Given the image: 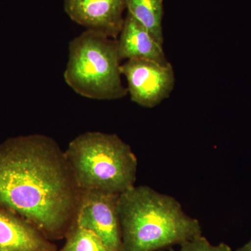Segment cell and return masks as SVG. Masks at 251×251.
<instances>
[{"mask_svg":"<svg viewBox=\"0 0 251 251\" xmlns=\"http://www.w3.org/2000/svg\"><path fill=\"white\" fill-rule=\"evenodd\" d=\"M178 251H232V250L229 245L225 243H221L219 245H212L206 238L203 237L202 234L181 244Z\"/></svg>","mask_w":251,"mask_h":251,"instance_id":"12","label":"cell"},{"mask_svg":"<svg viewBox=\"0 0 251 251\" xmlns=\"http://www.w3.org/2000/svg\"><path fill=\"white\" fill-rule=\"evenodd\" d=\"M126 4L127 13L143 25L163 45V0H126Z\"/></svg>","mask_w":251,"mask_h":251,"instance_id":"10","label":"cell"},{"mask_svg":"<svg viewBox=\"0 0 251 251\" xmlns=\"http://www.w3.org/2000/svg\"><path fill=\"white\" fill-rule=\"evenodd\" d=\"M120 70L130 100L143 108H154L174 90L175 71L170 62L163 65L147 59H127Z\"/></svg>","mask_w":251,"mask_h":251,"instance_id":"5","label":"cell"},{"mask_svg":"<svg viewBox=\"0 0 251 251\" xmlns=\"http://www.w3.org/2000/svg\"><path fill=\"white\" fill-rule=\"evenodd\" d=\"M64 153L82 191L120 195L135 186L138 159L118 135L86 132L72 140Z\"/></svg>","mask_w":251,"mask_h":251,"instance_id":"3","label":"cell"},{"mask_svg":"<svg viewBox=\"0 0 251 251\" xmlns=\"http://www.w3.org/2000/svg\"><path fill=\"white\" fill-rule=\"evenodd\" d=\"M118 211L125 251H162L202 234L177 200L145 185L120 194Z\"/></svg>","mask_w":251,"mask_h":251,"instance_id":"2","label":"cell"},{"mask_svg":"<svg viewBox=\"0 0 251 251\" xmlns=\"http://www.w3.org/2000/svg\"><path fill=\"white\" fill-rule=\"evenodd\" d=\"M65 239L64 246L57 251H108L97 234L77 224L73 226Z\"/></svg>","mask_w":251,"mask_h":251,"instance_id":"11","label":"cell"},{"mask_svg":"<svg viewBox=\"0 0 251 251\" xmlns=\"http://www.w3.org/2000/svg\"><path fill=\"white\" fill-rule=\"evenodd\" d=\"M64 10L72 21L86 30L117 39L125 22L126 0H64Z\"/></svg>","mask_w":251,"mask_h":251,"instance_id":"7","label":"cell"},{"mask_svg":"<svg viewBox=\"0 0 251 251\" xmlns=\"http://www.w3.org/2000/svg\"><path fill=\"white\" fill-rule=\"evenodd\" d=\"M236 251H251V239L247 244H244L243 247L239 248Z\"/></svg>","mask_w":251,"mask_h":251,"instance_id":"13","label":"cell"},{"mask_svg":"<svg viewBox=\"0 0 251 251\" xmlns=\"http://www.w3.org/2000/svg\"><path fill=\"white\" fill-rule=\"evenodd\" d=\"M52 241L23 218L0 208V251H57Z\"/></svg>","mask_w":251,"mask_h":251,"instance_id":"8","label":"cell"},{"mask_svg":"<svg viewBox=\"0 0 251 251\" xmlns=\"http://www.w3.org/2000/svg\"><path fill=\"white\" fill-rule=\"evenodd\" d=\"M81 193L53 138L36 133L0 143V208L26 220L49 240L65 239L75 224Z\"/></svg>","mask_w":251,"mask_h":251,"instance_id":"1","label":"cell"},{"mask_svg":"<svg viewBox=\"0 0 251 251\" xmlns=\"http://www.w3.org/2000/svg\"><path fill=\"white\" fill-rule=\"evenodd\" d=\"M117 41L122 61L147 59L163 65L169 63L166 59L163 45L128 13L125 16V22Z\"/></svg>","mask_w":251,"mask_h":251,"instance_id":"9","label":"cell"},{"mask_svg":"<svg viewBox=\"0 0 251 251\" xmlns=\"http://www.w3.org/2000/svg\"><path fill=\"white\" fill-rule=\"evenodd\" d=\"M120 195L82 191L75 224L97 234L108 251H125L118 201Z\"/></svg>","mask_w":251,"mask_h":251,"instance_id":"6","label":"cell"},{"mask_svg":"<svg viewBox=\"0 0 251 251\" xmlns=\"http://www.w3.org/2000/svg\"><path fill=\"white\" fill-rule=\"evenodd\" d=\"M69 52L64 78L75 93L99 100H118L128 94L117 39L85 30L71 41Z\"/></svg>","mask_w":251,"mask_h":251,"instance_id":"4","label":"cell"}]
</instances>
